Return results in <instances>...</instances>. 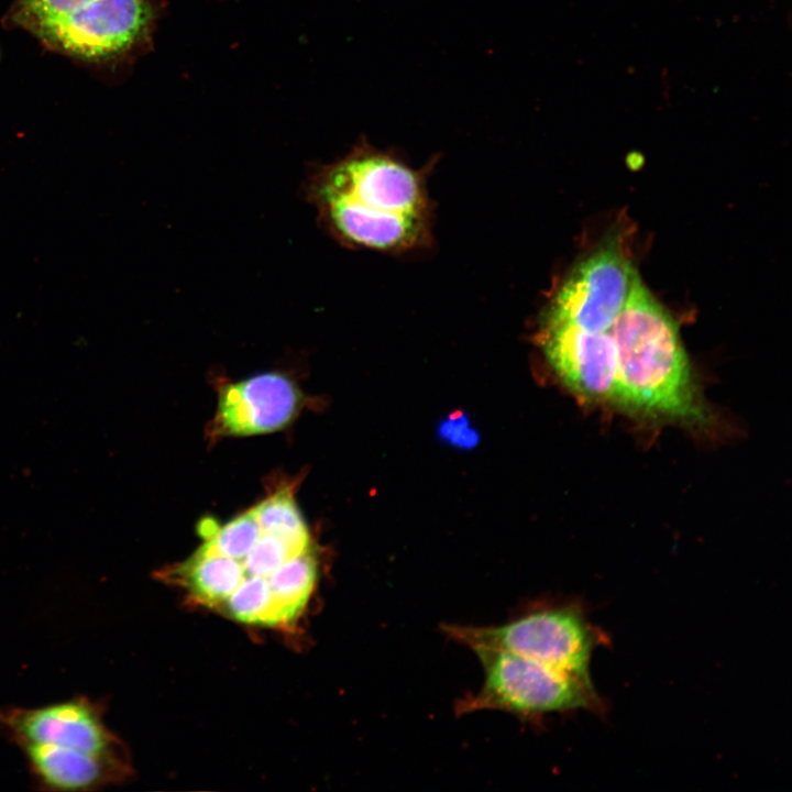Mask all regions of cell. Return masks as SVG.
Returning a JSON list of instances; mask_svg holds the SVG:
<instances>
[{"instance_id":"6da1fadb","label":"cell","mask_w":792,"mask_h":792,"mask_svg":"<svg viewBox=\"0 0 792 792\" xmlns=\"http://www.w3.org/2000/svg\"><path fill=\"white\" fill-rule=\"evenodd\" d=\"M307 194L334 235L376 250L413 246L422 235L426 201L416 174L375 153H354L319 168Z\"/></svg>"},{"instance_id":"7a4b0ae2","label":"cell","mask_w":792,"mask_h":792,"mask_svg":"<svg viewBox=\"0 0 792 792\" xmlns=\"http://www.w3.org/2000/svg\"><path fill=\"white\" fill-rule=\"evenodd\" d=\"M616 345V402L650 415L702 418L678 326L635 272L627 300L608 330Z\"/></svg>"},{"instance_id":"3957f363","label":"cell","mask_w":792,"mask_h":792,"mask_svg":"<svg viewBox=\"0 0 792 792\" xmlns=\"http://www.w3.org/2000/svg\"><path fill=\"white\" fill-rule=\"evenodd\" d=\"M441 629L472 650L510 652L587 682L591 657L600 644L597 630L571 604L538 607L498 626L447 624Z\"/></svg>"},{"instance_id":"277c9868","label":"cell","mask_w":792,"mask_h":792,"mask_svg":"<svg viewBox=\"0 0 792 792\" xmlns=\"http://www.w3.org/2000/svg\"><path fill=\"white\" fill-rule=\"evenodd\" d=\"M473 651L482 664L484 682L475 694L459 700V715L499 710L529 718L601 706L592 682L510 652L483 648Z\"/></svg>"},{"instance_id":"5b68a950","label":"cell","mask_w":792,"mask_h":792,"mask_svg":"<svg viewBox=\"0 0 792 792\" xmlns=\"http://www.w3.org/2000/svg\"><path fill=\"white\" fill-rule=\"evenodd\" d=\"M154 20L153 0H95L32 31L63 53L102 61L128 54L147 42Z\"/></svg>"},{"instance_id":"8992f818","label":"cell","mask_w":792,"mask_h":792,"mask_svg":"<svg viewBox=\"0 0 792 792\" xmlns=\"http://www.w3.org/2000/svg\"><path fill=\"white\" fill-rule=\"evenodd\" d=\"M634 268L616 243H607L578 264L557 292L544 324L606 332L620 314Z\"/></svg>"},{"instance_id":"52a82bcc","label":"cell","mask_w":792,"mask_h":792,"mask_svg":"<svg viewBox=\"0 0 792 792\" xmlns=\"http://www.w3.org/2000/svg\"><path fill=\"white\" fill-rule=\"evenodd\" d=\"M0 733L16 746L37 743L128 756L121 739L105 722L103 703L88 696L38 707H0Z\"/></svg>"},{"instance_id":"ba28073f","label":"cell","mask_w":792,"mask_h":792,"mask_svg":"<svg viewBox=\"0 0 792 792\" xmlns=\"http://www.w3.org/2000/svg\"><path fill=\"white\" fill-rule=\"evenodd\" d=\"M541 344L564 385L588 400L616 402L618 361L609 331L544 324Z\"/></svg>"},{"instance_id":"9c48e42d","label":"cell","mask_w":792,"mask_h":792,"mask_svg":"<svg viewBox=\"0 0 792 792\" xmlns=\"http://www.w3.org/2000/svg\"><path fill=\"white\" fill-rule=\"evenodd\" d=\"M300 392L279 373H264L221 388L215 430L251 436L279 430L298 414Z\"/></svg>"},{"instance_id":"30bf717a","label":"cell","mask_w":792,"mask_h":792,"mask_svg":"<svg viewBox=\"0 0 792 792\" xmlns=\"http://www.w3.org/2000/svg\"><path fill=\"white\" fill-rule=\"evenodd\" d=\"M37 789L94 791L121 783L131 774L128 756L88 752L50 744L18 746Z\"/></svg>"},{"instance_id":"8fae6325","label":"cell","mask_w":792,"mask_h":792,"mask_svg":"<svg viewBox=\"0 0 792 792\" xmlns=\"http://www.w3.org/2000/svg\"><path fill=\"white\" fill-rule=\"evenodd\" d=\"M262 531L278 535L294 542L309 544L307 526L289 488H282L254 508Z\"/></svg>"},{"instance_id":"7c38bea8","label":"cell","mask_w":792,"mask_h":792,"mask_svg":"<svg viewBox=\"0 0 792 792\" xmlns=\"http://www.w3.org/2000/svg\"><path fill=\"white\" fill-rule=\"evenodd\" d=\"M262 531L254 509L243 513L227 525L218 526L197 549L202 553L241 559L254 546Z\"/></svg>"},{"instance_id":"4fadbf2b","label":"cell","mask_w":792,"mask_h":792,"mask_svg":"<svg viewBox=\"0 0 792 792\" xmlns=\"http://www.w3.org/2000/svg\"><path fill=\"white\" fill-rule=\"evenodd\" d=\"M95 0H16V19L30 30L62 18Z\"/></svg>"},{"instance_id":"5bb4252c","label":"cell","mask_w":792,"mask_h":792,"mask_svg":"<svg viewBox=\"0 0 792 792\" xmlns=\"http://www.w3.org/2000/svg\"><path fill=\"white\" fill-rule=\"evenodd\" d=\"M437 433L448 446L462 450L474 449L481 440L480 432L472 425L469 416L461 410H455L443 418L438 425Z\"/></svg>"}]
</instances>
